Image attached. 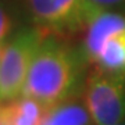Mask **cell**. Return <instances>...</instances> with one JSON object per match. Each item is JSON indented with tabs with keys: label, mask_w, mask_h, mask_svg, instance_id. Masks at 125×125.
<instances>
[{
	"label": "cell",
	"mask_w": 125,
	"mask_h": 125,
	"mask_svg": "<svg viewBox=\"0 0 125 125\" xmlns=\"http://www.w3.org/2000/svg\"><path fill=\"white\" fill-rule=\"evenodd\" d=\"M83 47L75 49L54 38L40 45L28 72L22 96L33 99L46 108L75 99L83 92L88 74Z\"/></svg>",
	"instance_id": "6da1fadb"
},
{
	"label": "cell",
	"mask_w": 125,
	"mask_h": 125,
	"mask_svg": "<svg viewBox=\"0 0 125 125\" xmlns=\"http://www.w3.org/2000/svg\"><path fill=\"white\" fill-rule=\"evenodd\" d=\"M40 28L17 32L1 43L0 49V99L1 103L21 97L32 61L46 39Z\"/></svg>",
	"instance_id": "7a4b0ae2"
},
{
	"label": "cell",
	"mask_w": 125,
	"mask_h": 125,
	"mask_svg": "<svg viewBox=\"0 0 125 125\" xmlns=\"http://www.w3.org/2000/svg\"><path fill=\"white\" fill-rule=\"evenodd\" d=\"M94 67L125 74V15L103 13L89 24L83 43Z\"/></svg>",
	"instance_id": "3957f363"
},
{
	"label": "cell",
	"mask_w": 125,
	"mask_h": 125,
	"mask_svg": "<svg viewBox=\"0 0 125 125\" xmlns=\"http://www.w3.org/2000/svg\"><path fill=\"white\" fill-rule=\"evenodd\" d=\"M82 94L94 125H117L125 120V74L94 67Z\"/></svg>",
	"instance_id": "277c9868"
},
{
	"label": "cell",
	"mask_w": 125,
	"mask_h": 125,
	"mask_svg": "<svg viewBox=\"0 0 125 125\" xmlns=\"http://www.w3.org/2000/svg\"><path fill=\"white\" fill-rule=\"evenodd\" d=\"M36 27L53 33H71L89 27L94 20L88 0H27Z\"/></svg>",
	"instance_id": "5b68a950"
},
{
	"label": "cell",
	"mask_w": 125,
	"mask_h": 125,
	"mask_svg": "<svg viewBox=\"0 0 125 125\" xmlns=\"http://www.w3.org/2000/svg\"><path fill=\"white\" fill-rule=\"evenodd\" d=\"M47 108L28 96L1 103L0 125H42Z\"/></svg>",
	"instance_id": "8992f818"
},
{
	"label": "cell",
	"mask_w": 125,
	"mask_h": 125,
	"mask_svg": "<svg viewBox=\"0 0 125 125\" xmlns=\"http://www.w3.org/2000/svg\"><path fill=\"white\" fill-rule=\"evenodd\" d=\"M42 125H94L83 100L75 99L47 108Z\"/></svg>",
	"instance_id": "52a82bcc"
},
{
	"label": "cell",
	"mask_w": 125,
	"mask_h": 125,
	"mask_svg": "<svg viewBox=\"0 0 125 125\" xmlns=\"http://www.w3.org/2000/svg\"><path fill=\"white\" fill-rule=\"evenodd\" d=\"M94 18L103 13H125V0H88Z\"/></svg>",
	"instance_id": "ba28073f"
},
{
	"label": "cell",
	"mask_w": 125,
	"mask_h": 125,
	"mask_svg": "<svg viewBox=\"0 0 125 125\" xmlns=\"http://www.w3.org/2000/svg\"><path fill=\"white\" fill-rule=\"evenodd\" d=\"M11 29H13V22L10 20L9 13L1 10V22H0V40H1V43L10 38Z\"/></svg>",
	"instance_id": "9c48e42d"
},
{
	"label": "cell",
	"mask_w": 125,
	"mask_h": 125,
	"mask_svg": "<svg viewBox=\"0 0 125 125\" xmlns=\"http://www.w3.org/2000/svg\"><path fill=\"white\" fill-rule=\"evenodd\" d=\"M117 125H125V120H124V121H121L120 124H117Z\"/></svg>",
	"instance_id": "30bf717a"
}]
</instances>
